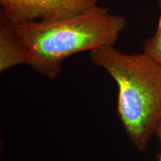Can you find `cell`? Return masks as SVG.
<instances>
[{"label":"cell","mask_w":161,"mask_h":161,"mask_svg":"<svg viewBox=\"0 0 161 161\" xmlns=\"http://www.w3.org/2000/svg\"><path fill=\"white\" fill-rule=\"evenodd\" d=\"M126 23L124 16L96 4L62 19L22 22L17 23V29L29 50L26 65L55 79L70 56L115 45Z\"/></svg>","instance_id":"cell-1"},{"label":"cell","mask_w":161,"mask_h":161,"mask_svg":"<svg viewBox=\"0 0 161 161\" xmlns=\"http://www.w3.org/2000/svg\"><path fill=\"white\" fill-rule=\"evenodd\" d=\"M90 60L115 80L119 119L133 146L146 152L161 123V64L146 52L128 54L114 46L90 52Z\"/></svg>","instance_id":"cell-2"},{"label":"cell","mask_w":161,"mask_h":161,"mask_svg":"<svg viewBox=\"0 0 161 161\" xmlns=\"http://www.w3.org/2000/svg\"><path fill=\"white\" fill-rule=\"evenodd\" d=\"M98 0H0L1 10L16 23L49 21L77 14Z\"/></svg>","instance_id":"cell-3"},{"label":"cell","mask_w":161,"mask_h":161,"mask_svg":"<svg viewBox=\"0 0 161 161\" xmlns=\"http://www.w3.org/2000/svg\"><path fill=\"white\" fill-rule=\"evenodd\" d=\"M29 48L18 33L17 23L0 11V72L26 64Z\"/></svg>","instance_id":"cell-4"},{"label":"cell","mask_w":161,"mask_h":161,"mask_svg":"<svg viewBox=\"0 0 161 161\" xmlns=\"http://www.w3.org/2000/svg\"><path fill=\"white\" fill-rule=\"evenodd\" d=\"M144 52L161 64V14L155 33L143 42Z\"/></svg>","instance_id":"cell-5"},{"label":"cell","mask_w":161,"mask_h":161,"mask_svg":"<svg viewBox=\"0 0 161 161\" xmlns=\"http://www.w3.org/2000/svg\"><path fill=\"white\" fill-rule=\"evenodd\" d=\"M155 136L157 137V139H158L159 145H160V152L157 154V159H158V161H161V123L160 124V125H159L158 130H157Z\"/></svg>","instance_id":"cell-6"},{"label":"cell","mask_w":161,"mask_h":161,"mask_svg":"<svg viewBox=\"0 0 161 161\" xmlns=\"http://www.w3.org/2000/svg\"><path fill=\"white\" fill-rule=\"evenodd\" d=\"M158 6L160 7V8L161 9V0H159V1H158Z\"/></svg>","instance_id":"cell-7"}]
</instances>
